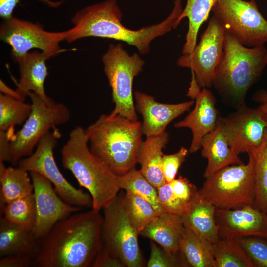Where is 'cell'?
<instances>
[{
  "label": "cell",
  "instance_id": "obj_44",
  "mask_svg": "<svg viewBox=\"0 0 267 267\" xmlns=\"http://www.w3.org/2000/svg\"><path fill=\"white\" fill-rule=\"evenodd\" d=\"M264 102L266 103L267 104V101H264Z\"/></svg>",
  "mask_w": 267,
  "mask_h": 267
},
{
  "label": "cell",
  "instance_id": "obj_27",
  "mask_svg": "<svg viewBox=\"0 0 267 267\" xmlns=\"http://www.w3.org/2000/svg\"><path fill=\"white\" fill-rule=\"evenodd\" d=\"M217 0H187L186 6L179 17L178 22L187 17L188 30L186 36L182 54H190L197 44V38L200 27L209 17L212 8Z\"/></svg>",
  "mask_w": 267,
  "mask_h": 267
},
{
  "label": "cell",
  "instance_id": "obj_13",
  "mask_svg": "<svg viewBox=\"0 0 267 267\" xmlns=\"http://www.w3.org/2000/svg\"><path fill=\"white\" fill-rule=\"evenodd\" d=\"M225 32L212 15L199 43L193 51L177 60L178 65L190 68L201 88L213 85L215 70L222 55Z\"/></svg>",
  "mask_w": 267,
  "mask_h": 267
},
{
  "label": "cell",
  "instance_id": "obj_9",
  "mask_svg": "<svg viewBox=\"0 0 267 267\" xmlns=\"http://www.w3.org/2000/svg\"><path fill=\"white\" fill-rule=\"evenodd\" d=\"M211 11L225 32L242 45L257 47L267 42V20L255 0H217Z\"/></svg>",
  "mask_w": 267,
  "mask_h": 267
},
{
  "label": "cell",
  "instance_id": "obj_7",
  "mask_svg": "<svg viewBox=\"0 0 267 267\" xmlns=\"http://www.w3.org/2000/svg\"><path fill=\"white\" fill-rule=\"evenodd\" d=\"M31 100V112L22 127L14 133L9 142L8 162L13 166L31 155L40 139L51 129L65 124L70 118L68 107L61 103H47L37 94L28 93Z\"/></svg>",
  "mask_w": 267,
  "mask_h": 267
},
{
  "label": "cell",
  "instance_id": "obj_37",
  "mask_svg": "<svg viewBox=\"0 0 267 267\" xmlns=\"http://www.w3.org/2000/svg\"><path fill=\"white\" fill-rule=\"evenodd\" d=\"M188 150L184 147L173 154H163L162 159V170L167 183H170L175 179L178 171L185 161Z\"/></svg>",
  "mask_w": 267,
  "mask_h": 267
},
{
  "label": "cell",
  "instance_id": "obj_8",
  "mask_svg": "<svg viewBox=\"0 0 267 267\" xmlns=\"http://www.w3.org/2000/svg\"><path fill=\"white\" fill-rule=\"evenodd\" d=\"M102 60L115 104L110 114L120 115L133 121H138L133 99V83L135 77L143 70L145 61L137 53L130 55L120 43L110 44Z\"/></svg>",
  "mask_w": 267,
  "mask_h": 267
},
{
  "label": "cell",
  "instance_id": "obj_38",
  "mask_svg": "<svg viewBox=\"0 0 267 267\" xmlns=\"http://www.w3.org/2000/svg\"><path fill=\"white\" fill-rule=\"evenodd\" d=\"M169 183L176 196L186 203L192 205L198 197V190L186 178L180 176Z\"/></svg>",
  "mask_w": 267,
  "mask_h": 267
},
{
  "label": "cell",
  "instance_id": "obj_39",
  "mask_svg": "<svg viewBox=\"0 0 267 267\" xmlns=\"http://www.w3.org/2000/svg\"><path fill=\"white\" fill-rule=\"evenodd\" d=\"M91 267H125V264L102 246L94 257Z\"/></svg>",
  "mask_w": 267,
  "mask_h": 267
},
{
  "label": "cell",
  "instance_id": "obj_21",
  "mask_svg": "<svg viewBox=\"0 0 267 267\" xmlns=\"http://www.w3.org/2000/svg\"><path fill=\"white\" fill-rule=\"evenodd\" d=\"M185 226L182 216L168 213L158 215L139 235L157 243L171 254L179 252Z\"/></svg>",
  "mask_w": 267,
  "mask_h": 267
},
{
  "label": "cell",
  "instance_id": "obj_11",
  "mask_svg": "<svg viewBox=\"0 0 267 267\" xmlns=\"http://www.w3.org/2000/svg\"><path fill=\"white\" fill-rule=\"evenodd\" d=\"M123 193L102 209V246L127 267H142L144 261L139 248V235L130 222L123 203Z\"/></svg>",
  "mask_w": 267,
  "mask_h": 267
},
{
  "label": "cell",
  "instance_id": "obj_42",
  "mask_svg": "<svg viewBox=\"0 0 267 267\" xmlns=\"http://www.w3.org/2000/svg\"><path fill=\"white\" fill-rule=\"evenodd\" d=\"M0 93L6 95L19 99L24 100L25 99L17 91L8 87L2 80L0 81Z\"/></svg>",
  "mask_w": 267,
  "mask_h": 267
},
{
  "label": "cell",
  "instance_id": "obj_24",
  "mask_svg": "<svg viewBox=\"0 0 267 267\" xmlns=\"http://www.w3.org/2000/svg\"><path fill=\"white\" fill-rule=\"evenodd\" d=\"M38 239L32 233L12 223L3 217L0 219V257L24 254L33 256Z\"/></svg>",
  "mask_w": 267,
  "mask_h": 267
},
{
  "label": "cell",
  "instance_id": "obj_16",
  "mask_svg": "<svg viewBox=\"0 0 267 267\" xmlns=\"http://www.w3.org/2000/svg\"><path fill=\"white\" fill-rule=\"evenodd\" d=\"M215 218L220 238L258 236L267 239V214L254 206L233 209L216 208Z\"/></svg>",
  "mask_w": 267,
  "mask_h": 267
},
{
  "label": "cell",
  "instance_id": "obj_29",
  "mask_svg": "<svg viewBox=\"0 0 267 267\" xmlns=\"http://www.w3.org/2000/svg\"><path fill=\"white\" fill-rule=\"evenodd\" d=\"M121 189L136 194L149 202L158 215L165 212L160 203L157 188L150 183L141 172L134 168L127 173L117 176Z\"/></svg>",
  "mask_w": 267,
  "mask_h": 267
},
{
  "label": "cell",
  "instance_id": "obj_31",
  "mask_svg": "<svg viewBox=\"0 0 267 267\" xmlns=\"http://www.w3.org/2000/svg\"><path fill=\"white\" fill-rule=\"evenodd\" d=\"M123 200L128 219L139 234L158 215L149 202L132 192L126 191Z\"/></svg>",
  "mask_w": 267,
  "mask_h": 267
},
{
  "label": "cell",
  "instance_id": "obj_26",
  "mask_svg": "<svg viewBox=\"0 0 267 267\" xmlns=\"http://www.w3.org/2000/svg\"><path fill=\"white\" fill-rule=\"evenodd\" d=\"M179 251L190 266L216 267L213 243L187 227L180 242Z\"/></svg>",
  "mask_w": 267,
  "mask_h": 267
},
{
  "label": "cell",
  "instance_id": "obj_14",
  "mask_svg": "<svg viewBox=\"0 0 267 267\" xmlns=\"http://www.w3.org/2000/svg\"><path fill=\"white\" fill-rule=\"evenodd\" d=\"M233 150L239 155L255 152L267 131V104L256 109L245 105L227 117H219Z\"/></svg>",
  "mask_w": 267,
  "mask_h": 267
},
{
  "label": "cell",
  "instance_id": "obj_36",
  "mask_svg": "<svg viewBox=\"0 0 267 267\" xmlns=\"http://www.w3.org/2000/svg\"><path fill=\"white\" fill-rule=\"evenodd\" d=\"M256 267H267V239L258 236L238 239Z\"/></svg>",
  "mask_w": 267,
  "mask_h": 267
},
{
  "label": "cell",
  "instance_id": "obj_33",
  "mask_svg": "<svg viewBox=\"0 0 267 267\" xmlns=\"http://www.w3.org/2000/svg\"><path fill=\"white\" fill-rule=\"evenodd\" d=\"M32 108V104L1 93L0 94V131L14 129L25 122Z\"/></svg>",
  "mask_w": 267,
  "mask_h": 267
},
{
  "label": "cell",
  "instance_id": "obj_15",
  "mask_svg": "<svg viewBox=\"0 0 267 267\" xmlns=\"http://www.w3.org/2000/svg\"><path fill=\"white\" fill-rule=\"evenodd\" d=\"M37 211V220L32 233L39 239L45 235L59 220L82 208L63 200L52 183L40 174L31 172Z\"/></svg>",
  "mask_w": 267,
  "mask_h": 267
},
{
  "label": "cell",
  "instance_id": "obj_34",
  "mask_svg": "<svg viewBox=\"0 0 267 267\" xmlns=\"http://www.w3.org/2000/svg\"><path fill=\"white\" fill-rule=\"evenodd\" d=\"M150 256L147 263L148 267H177L190 266L181 251L176 254L166 252L154 241L150 242Z\"/></svg>",
  "mask_w": 267,
  "mask_h": 267
},
{
  "label": "cell",
  "instance_id": "obj_6",
  "mask_svg": "<svg viewBox=\"0 0 267 267\" xmlns=\"http://www.w3.org/2000/svg\"><path fill=\"white\" fill-rule=\"evenodd\" d=\"M246 164L224 167L206 178L198 190V196L216 208L233 209L246 205L254 206L255 183L254 159L249 154Z\"/></svg>",
  "mask_w": 267,
  "mask_h": 267
},
{
  "label": "cell",
  "instance_id": "obj_41",
  "mask_svg": "<svg viewBox=\"0 0 267 267\" xmlns=\"http://www.w3.org/2000/svg\"><path fill=\"white\" fill-rule=\"evenodd\" d=\"M41 2L52 7L57 8L62 1H52L50 0H39ZM20 0H0V16L4 20L12 17L14 9Z\"/></svg>",
  "mask_w": 267,
  "mask_h": 267
},
{
  "label": "cell",
  "instance_id": "obj_1",
  "mask_svg": "<svg viewBox=\"0 0 267 267\" xmlns=\"http://www.w3.org/2000/svg\"><path fill=\"white\" fill-rule=\"evenodd\" d=\"M103 217L93 209L58 221L38 239L33 267H88L103 245Z\"/></svg>",
  "mask_w": 267,
  "mask_h": 267
},
{
  "label": "cell",
  "instance_id": "obj_12",
  "mask_svg": "<svg viewBox=\"0 0 267 267\" xmlns=\"http://www.w3.org/2000/svg\"><path fill=\"white\" fill-rule=\"evenodd\" d=\"M65 35V31H47L38 23L14 16L5 20L0 29V39L11 46L12 58L16 62L33 49H40L53 56L66 51L59 46Z\"/></svg>",
  "mask_w": 267,
  "mask_h": 267
},
{
  "label": "cell",
  "instance_id": "obj_22",
  "mask_svg": "<svg viewBox=\"0 0 267 267\" xmlns=\"http://www.w3.org/2000/svg\"><path fill=\"white\" fill-rule=\"evenodd\" d=\"M169 134L164 132L157 135L146 137L139 148L137 161L140 171L156 188L167 183L162 170L163 149L169 141Z\"/></svg>",
  "mask_w": 267,
  "mask_h": 267
},
{
  "label": "cell",
  "instance_id": "obj_43",
  "mask_svg": "<svg viewBox=\"0 0 267 267\" xmlns=\"http://www.w3.org/2000/svg\"><path fill=\"white\" fill-rule=\"evenodd\" d=\"M264 101H267V94L266 95H264Z\"/></svg>",
  "mask_w": 267,
  "mask_h": 267
},
{
  "label": "cell",
  "instance_id": "obj_18",
  "mask_svg": "<svg viewBox=\"0 0 267 267\" xmlns=\"http://www.w3.org/2000/svg\"><path fill=\"white\" fill-rule=\"evenodd\" d=\"M192 98L196 99L194 109L183 120L174 125L177 128H188L191 130V153L201 148L203 137L215 128L218 119L216 100L209 90L203 88L202 90L197 91Z\"/></svg>",
  "mask_w": 267,
  "mask_h": 267
},
{
  "label": "cell",
  "instance_id": "obj_19",
  "mask_svg": "<svg viewBox=\"0 0 267 267\" xmlns=\"http://www.w3.org/2000/svg\"><path fill=\"white\" fill-rule=\"evenodd\" d=\"M53 57L43 51L28 52L17 62L19 66L20 79L17 83V91L25 99L28 93L33 92L47 103L54 101L47 96L44 83L48 75L46 61Z\"/></svg>",
  "mask_w": 267,
  "mask_h": 267
},
{
  "label": "cell",
  "instance_id": "obj_32",
  "mask_svg": "<svg viewBox=\"0 0 267 267\" xmlns=\"http://www.w3.org/2000/svg\"><path fill=\"white\" fill-rule=\"evenodd\" d=\"M249 154L254 159L255 183L254 207L267 214V131L257 150Z\"/></svg>",
  "mask_w": 267,
  "mask_h": 267
},
{
  "label": "cell",
  "instance_id": "obj_28",
  "mask_svg": "<svg viewBox=\"0 0 267 267\" xmlns=\"http://www.w3.org/2000/svg\"><path fill=\"white\" fill-rule=\"evenodd\" d=\"M213 250L216 267H256L238 239L220 238Z\"/></svg>",
  "mask_w": 267,
  "mask_h": 267
},
{
  "label": "cell",
  "instance_id": "obj_23",
  "mask_svg": "<svg viewBox=\"0 0 267 267\" xmlns=\"http://www.w3.org/2000/svg\"><path fill=\"white\" fill-rule=\"evenodd\" d=\"M0 213L2 216L6 204L33 192L28 172L18 166L6 167L0 162Z\"/></svg>",
  "mask_w": 267,
  "mask_h": 267
},
{
  "label": "cell",
  "instance_id": "obj_3",
  "mask_svg": "<svg viewBox=\"0 0 267 267\" xmlns=\"http://www.w3.org/2000/svg\"><path fill=\"white\" fill-rule=\"evenodd\" d=\"M85 129L91 151L116 175L135 167L143 134L140 121L102 114Z\"/></svg>",
  "mask_w": 267,
  "mask_h": 267
},
{
  "label": "cell",
  "instance_id": "obj_25",
  "mask_svg": "<svg viewBox=\"0 0 267 267\" xmlns=\"http://www.w3.org/2000/svg\"><path fill=\"white\" fill-rule=\"evenodd\" d=\"M215 210L214 205L198 196L189 211L182 216L185 226L212 243H215L220 239L219 226L215 218Z\"/></svg>",
  "mask_w": 267,
  "mask_h": 267
},
{
  "label": "cell",
  "instance_id": "obj_40",
  "mask_svg": "<svg viewBox=\"0 0 267 267\" xmlns=\"http://www.w3.org/2000/svg\"><path fill=\"white\" fill-rule=\"evenodd\" d=\"M33 256L15 254L0 257V267H28L33 266Z\"/></svg>",
  "mask_w": 267,
  "mask_h": 267
},
{
  "label": "cell",
  "instance_id": "obj_17",
  "mask_svg": "<svg viewBox=\"0 0 267 267\" xmlns=\"http://www.w3.org/2000/svg\"><path fill=\"white\" fill-rule=\"evenodd\" d=\"M134 95L136 110L142 116V131L146 137L164 132L172 120L189 111L194 103V100L178 104L162 103L154 97L140 91H135Z\"/></svg>",
  "mask_w": 267,
  "mask_h": 267
},
{
  "label": "cell",
  "instance_id": "obj_5",
  "mask_svg": "<svg viewBox=\"0 0 267 267\" xmlns=\"http://www.w3.org/2000/svg\"><path fill=\"white\" fill-rule=\"evenodd\" d=\"M267 57L264 45L246 47L225 32L223 53L213 85L221 96L240 108L244 105L247 91L267 64Z\"/></svg>",
  "mask_w": 267,
  "mask_h": 267
},
{
  "label": "cell",
  "instance_id": "obj_20",
  "mask_svg": "<svg viewBox=\"0 0 267 267\" xmlns=\"http://www.w3.org/2000/svg\"><path fill=\"white\" fill-rule=\"evenodd\" d=\"M201 148L202 156L208 161L204 173L205 178L224 167L242 163L238 155L231 147L218 119L215 128L203 137Z\"/></svg>",
  "mask_w": 267,
  "mask_h": 267
},
{
  "label": "cell",
  "instance_id": "obj_35",
  "mask_svg": "<svg viewBox=\"0 0 267 267\" xmlns=\"http://www.w3.org/2000/svg\"><path fill=\"white\" fill-rule=\"evenodd\" d=\"M157 190L160 203L165 212L183 216L190 210L192 205L183 202L177 197L169 183L159 186Z\"/></svg>",
  "mask_w": 267,
  "mask_h": 267
},
{
  "label": "cell",
  "instance_id": "obj_4",
  "mask_svg": "<svg viewBox=\"0 0 267 267\" xmlns=\"http://www.w3.org/2000/svg\"><path fill=\"white\" fill-rule=\"evenodd\" d=\"M63 167L70 171L92 199V209L100 211L118 194L116 175L90 150L85 129L76 126L61 149Z\"/></svg>",
  "mask_w": 267,
  "mask_h": 267
},
{
  "label": "cell",
  "instance_id": "obj_30",
  "mask_svg": "<svg viewBox=\"0 0 267 267\" xmlns=\"http://www.w3.org/2000/svg\"><path fill=\"white\" fill-rule=\"evenodd\" d=\"M2 217L24 230L32 232L37 220L36 206L33 192L7 203Z\"/></svg>",
  "mask_w": 267,
  "mask_h": 267
},
{
  "label": "cell",
  "instance_id": "obj_2",
  "mask_svg": "<svg viewBox=\"0 0 267 267\" xmlns=\"http://www.w3.org/2000/svg\"><path fill=\"white\" fill-rule=\"evenodd\" d=\"M182 11L181 0H175L172 12L164 20L133 30L122 24V14L117 0H107L78 11L72 18L74 26L65 31L64 40L71 43L88 37L113 39L134 45L140 54H145L152 40L177 27Z\"/></svg>",
  "mask_w": 267,
  "mask_h": 267
},
{
  "label": "cell",
  "instance_id": "obj_10",
  "mask_svg": "<svg viewBox=\"0 0 267 267\" xmlns=\"http://www.w3.org/2000/svg\"><path fill=\"white\" fill-rule=\"evenodd\" d=\"M61 137L58 129L50 131L40 139L33 153L21 159L17 165L28 172H34L45 178L66 203L82 208H92V199L90 194L70 184L56 164L53 151Z\"/></svg>",
  "mask_w": 267,
  "mask_h": 267
}]
</instances>
